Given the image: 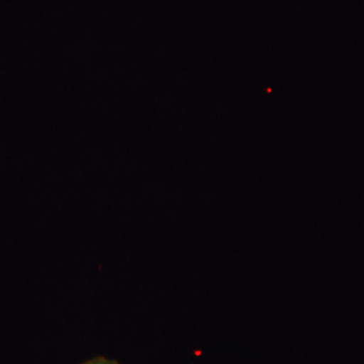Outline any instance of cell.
<instances>
[{
  "label": "cell",
  "mask_w": 364,
  "mask_h": 364,
  "mask_svg": "<svg viewBox=\"0 0 364 364\" xmlns=\"http://www.w3.org/2000/svg\"><path fill=\"white\" fill-rule=\"evenodd\" d=\"M82 364H119L117 363V361L112 360V359L105 358H95L90 359V360L86 361V363Z\"/></svg>",
  "instance_id": "cell-1"
}]
</instances>
